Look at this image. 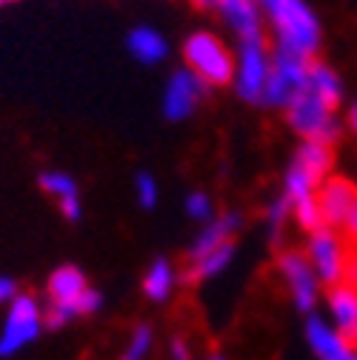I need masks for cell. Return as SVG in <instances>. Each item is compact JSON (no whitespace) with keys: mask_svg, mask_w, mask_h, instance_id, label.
<instances>
[{"mask_svg":"<svg viewBox=\"0 0 357 360\" xmlns=\"http://www.w3.org/2000/svg\"><path fill=\"white\" fill-rule=\"evenodd\" d=\"M135 198L143 209H152L160 198V189H157V180L149 174V172H138L135 174Z\"/></svg>","mask_w":357,"mask_h":360,"instance_id":"22","label":"cell"},{"mask_svg":"<svg viewBox=\"0 0 357 360\" xmlns=\"http://www.w3.org/2000/svg\"><path fill=\"white\" fill-rule=\"evenodd\" d=\"M203 98H206V83L197 75H192L186 66H181V69H174L169 75V80L163 86V103H160V109H163L166 120L181 123V120L195 115V109L200 106Z\"/></svg>","mask_w":357,"mask_h":360,"instance_id":"8","label":"cell"},{"mask_svg":"<svg viewBox=\"0 0 357 360\" xmlns=\"http://www.w3.org/2000/svg\"><path fill=\"white\" fill-rule=\"evenodd\" d=\"M46 289H49L52 303L69 306L77 314V303H80L83 292L89 289V283H86V278H83V272H80L77 266H60V269H55V272H52Z\"/></svg>","mask_w":357,"mask_h":360,"instance_id":"16","label":"cell"},{"mask_svg":"<svg viewBox=\"0 0 357 360\" xmlns=\"http://www.w3.org/2000/svg\"><path fill=\"white\" fill-rule=\"evenodd\" d=\"M18 283L12 278H0V303H12L18 297Z\"/></svg>","mask_w":357,"mask_h":360,"instance_id":"27","label":"cell"},{"mask_svg":"<svg viewBox=\"0 0 357 360\" xmlns=\"http://www.w3.org/2000/svg\"><path fill=\"white\" fill-rule=\"evenodd\" d=\"M306 260L315 269V275L320 283L326 286H337L346 281L349 272V249L340 240V235L329 226H320L318 232L309 235V249H306Z\"/></svg>","mask_w":357,"mask_h":360,"instance_id":"7","label":"cell"},{"mask_svg":"<svg viewBox=\"0 0 357 360\" xmlns=\"http://www.w3.org/2000/svg\"><path fill=\"white\" fill-rule=\"evenodd\" d=\"M43 329V309L37 297L32 295H18L9 303L4 332H0V357H12L23 346H29Z\"/></svg>","mask_w":357,"mask_h":360,"instance_id":"6","label":"cell"},{"mask_svg":"<svg viewBox=\"0 0 357 360\" xmlns=\"http://www.w3.org/2000/svg\"><path fill=\"white\" fill-rule=\"evenodd\" d=\"M209 360H226V357H223V354H212Z\"/></svg>","mask_w":357,"mask_h":360,"instance_id":"32","label":"cell"},{"mask_svg":"<svg viewBox=\"0 0 357 360\" xmlns=\"http://www.w3.org/2000/svg\"><path fill=\"white\" fill-rule=\"evenodd\" d=\"M186 214H189L192 220H197V223H209V220L214 217V209H212L209 195H206V192H192V195L186 198Z\"/></svg>","mask_w":357,"mask_h":360,"instance_id":"24","label":"cell"},{"mask_svg":"<svg viewBox=\"0 0 357 360\" xmlns=\"http://www.w3.org/2000/svg\"><path fill=\"white\" fill-rule=\"evenodd\" d=\"M357 200V189L349 184L346 177H326L320 189H318V206H320V217H323V226L329 229H340L343 226V217L351 209V203Z\"/></svg>","mask_w":357,"mask_h":360,"instance_id":"11","label":"cell"},{"mask_svg":"<svg viewBox=\"0 0 357 360\" xmlns=\"http://www.w3.org/2000/svg\"><path fill=\"white\" fill-rule=\"evenodd\" d=\"M278 269L280 275L292 292V300H294V309L303 311V314H311L318 306V297H320V281L315 275V269L309 266L306 255L300 252H283L280 260H278Z\"/></svg>","mask_w":357,"mask_h":360,"instance_id":"9","label":"cell"},{"mask_svg":"<svg viewBox=\"0 0 357 360\" xmlns=\"http://www.w3.org/2000/svg\"><path fill=\"white\" fill-rule=\"evenodd\" d=\"M306 340L315 352L318 360H357V349L349 346L329 321L318 318V314H309L306 321Z\"/></svg>","mask_w":357,"mask_h":360,"instance_id":"12","label":"cell"},{"mask_svg":"<svg viewBox=\"0 0 357 360\" xmlns=\"http://www.w3.org/2000/svg\"><path fill=\"white\" fill-rule=\"evenodd\" d=\"M9 4H18V0H0V9H4V6H9Z\"/></svg>","mask_w":357,"mask_h":360,"instance_id":"31","label":"cell"},{"mask_svg":"<svg viewBox=\"0 0 357 360\" xmlns=\"http://www.w3.org/2000/svg\"><path fill=\"white\" fill-rule=\"evenodd\" d=\"M171 357H174V360H189V346H186L181 338L171 343Z\"/></svg>","mask_w":357,"mask_h":360,"instance_id":"28","label":"cell"},{"mask_svg":"<svg viewBox=\"0 0 357 360\" xmlns=\"http://www.w3.org/2000/svg\"><path fill=\"white\" fill-rule=\"evenodd\" d=\"M195 4H197L200 9H214V12H217V9H220V4H223V0H195Z\"/></svg>","mask_w":357,"mask_h":360,"instance_id":"30","label":"cell"},{"mask_svg":"<svg viewBox=\"0 0 357 360\" xmlns=\"http://www.w3.org/2000/svg\"><path fill=\"white\" fill-rule=\"evenodd\" d=\"M306 89H309V92L315 95V98H320L326 106H332V109H337L340 101H343V80H340V75H337L332 66H326V63H315V60L309 63Z\"/></svg>","mask_w":357,"mask_h":360,"instance_id":"19","label":"cell"},{"mask_svg":"<svg viewBox=\"0 0 357 360\" xmlns=\"http://www.w3.org/2000/svg\"><path fill=\"white\" fill-rule=\"evenodd\" d=\"M346 120H349V126H351V131H357V101L349 106V115H346Z\"/></svg>","mask_w":357,"mask_h":360,"instance_id":"29","label":"cell"},{"mask_svg":"<svg viewBox=\"0 0 357 360\" xmlns=\"http://www.w3.org/2000/svg\"><path fill=\"white\" fill-rule=\"evenodd\" d=\"M292 163L300 166V169L320 186L326 177H332L335 155H332V146H329V143H320V141H303Z\"/></svg>","mask_w":357,"mask_h":360,"instance_id":"18","label":"cell"},{"mask_svg":"<svg viewBox=\"0 0 357 360\" xmlns=\"http://www.w3.org/2000/svg\"><path fill=\"white\" fill-rule=\"evenodd\" d=\"M126 49L143 66H157L169 58V40L155 26H135L126 34Z\"/></svg>","mask_w":357,"mask_h":360,"instance_id":"14","label":"cell"},{"mask_svg":"<svg viewBox=\"0 0 357 360\" xmlns=\"http://www.w3.org/2000/svg\"><path fill=\"white\" fill-rule=\"evenodd\" d=\"M309 58H300L289 49H278L272 52V72L263 89V106L272 109H286L292 103V98L306 89V75H309Z\"/></svg>","mask_w":357,"mask_h":360,"instance_id":"5","label":"cell"},{"mask_svg":"<svg viewBox=\"0 0 357 360\" xmlns=\"http://www.w3.org/2000/svg\"><path fill=\"white\" fill-rule=\"evenodd\" d=\"M143 289H146V297L155 300V303H160V300H166L171 295V289H174V269H171V263L166 257H157L149 266V272L143 278Z\"/></svg>","mask_w":357,"mask_h":360,"instance_id":"21","label":"cell"},{"mask_svg":"<svg viewBox=\"0 0 357 360\" xmlns=\"http://www.w3.org/2000/svg\"><path fill=\"white\" fill-rule=\"evenodd\" d=\"M337 232H343V235H346V240H349L351 246H357V200H354V203H351V209L346 212L343 226H340Z\"/></svg>","mask_w":357,"mask_h":360,"instance_id":"26","label":"cell"},{"mask_svg":"<svg viewBox=\"0 0 357 360\" xmlns=\"http://www.w3.org/2000/svg\"><path fill=\"white\" fill-rule=\"evenodd\" d=\"M269 72H272V52L266 46V40H240L235 52V77H232V89L238 92V98L246 103H260Z\"/></svg>","mask_w":357,"mask_h":360,"instance_id":"4","label":"cell"},{"mask_svg":"<svg viewBox=\"0 0 357 360\" xmlns=\"http://www.w3.org/2000/svg\"><path fill=\"white\" fill-rule=\"evenodd\" d=\"M183 66L197 75L206 89L232 86L235 77V52L226 46V40L214 32H192L183 40Z\"/></svg>","mask_w":357,"mask_h":360,"instance_id":"2","label":"cell"},{"mask_svg":"<svg viewBox=\"0 0 357 360\" xmlns=\"http://www.w3.org/2000/svg\"><path fill=\"white\" fill-rule=\"evenodd\" d=\"M149 349H152V329L138 326L135 335H131V340H129V346H126V352H123V360H146Z\"/></svg>","mask_w":357,"mask_h":360,"instance_id":"23","label":"cell"},{"mask_svg":"<svg viewBox=\"0 0 357 360\" xmlns=\"http://www.w3.org/2000/svg\"><path fill=\"white\" fill-rule=\"evenodd\" d=\"M238 226H240V214H235V212H232V214H220V217H212V220L206 223V226H203V232L195 238L189 257H192V260H200L203 255L214 252L217 246L229 243Z\"/></svg>","mask_w":357,"mask_h":360,"instance_id":"17","label":"cell"},{"mask_svg":"<svg viewBox=\"0 0 357 360\" xmlns=\"http://www.w3.org/2000/svg\"><path fill=\"white\" fill-rule=\"evenodd\" d=\"M289 214H292V203L286 200V195H283V198H275V200L269 203V212H266V223H269L272 235H280V229H283V223H286Z\"/></svg>","mask_w":357,"mask_h":360,"instance_id":"25","label":"cell"},{"mask_svg":"<svg viewBox=\"0 0 357 360\" xmlns=\"http://www.w3.org/2000/svg\"><path fill=\"white\" fill-rule=\"evenodd\" d=\"M217 15L223 18L238 40H266L263 37V18L254 0H223Z\"/></svg>","mask_w":357,"mask_h":360,"instance_id":"13","label":"cell"},{"mask_svg":"<svg viewBox=\"0 0 357 360\" xmlns=\"http://www.w3.org/2000/svg\"><path fill=\"white\" fill-rule=\"evenodd\" d=\"M286 120L303 141H320V143L332 146L340 134L335 109L326 106L320 98H315L309 89H303V92H297L292 98V103L286 106Z\"/></svg>","mask_w":357,"mask_h":360,"instance_id":"3","label":"cell"},{"mask_svg":"<svg viewBox=\"0 0 357 360\" xmlns=\"http://www.w3.org/2000/svg\"><path fill=\"white\" fill-rule=\"evenodd\" d=\"M232 260H235V243L229 240V243L217 246L214 252L203 255L200 260H192V272H189V278H192V281H209V278H217L223 269H229Z\"/></svg>","mask_w":357,"mask_h":360,"instance_id":"20","label":"cell"},{"mask_svg":"<svg viewBox=\"0 0 357 360\" xmlns=\"http://www.w3.org/2000/svg\"><path fill=\"white\" fill-rule=\"evenodd\" d=\"M326 309H329V323L332 329L357 349V286L354 283H337L329 286L326 295Z\"/></svg>","mask_w":357,"mask_h":360,"instance_id":"10","label":"cell"},{"mask_svg":"<svg viewBox=\"0 0 357 360\" xmlns=\"http://www.w3.org/2000/svg\"><path fill=\"white\" fill-rule=\"evenodd\" d=\"M254 4L263 23L272 29L278 49H289L309 60L320 52L323 26L306 0H254Z\"/></svg>","mask_w":357,"mask_h":360,"instance_id":"1","label":"cell"},{"mask_svg":"<svg viewBox=\"0 0 357 360\" xmlns=\"http://www.w3.org/2000/svg\"><path fill=\"white\" fill-rule=\"evenodd\" d=\"M40 186L43 192H49L58 198L60 212L69 223H77L83 217V206H80V195H77V184L74 177L66 172H43L40 174Z\"/></svg>","mask_w":357,"mask_h":360,"instance_id":"15","label":"cell"}]
</instances>
